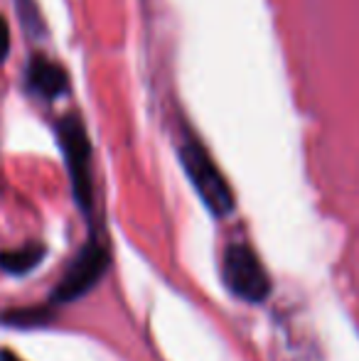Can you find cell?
<instances>
[{
  "label": "cell",
  "instance_id": "3",
  "mask_svg": "<svg viewBox=\"0 0 359 361\" xmlns=\"http://www.w3.org/2000/svg\"><path fill=\"white\" fill-rule=\"evenodd\" d=\"M221 278L236 298L251 305L264 302L273 288L261 258L244 241H234L226 246L224 258H221Z\"/></svg>",
  "mask_w": 359,
  "mask_h": 361
},
{
  "label": "cell",
  "instance_id": "9",
  "mask_svg": "<svg viewBox=\"0 0 359 361\" xmlns=\"http://www.w3.org/2000/svg\"><path fill=\"white\" fill-rule=\"evenodd\" d=\"M10 52V27L5 23V18H0V62H5Z\"/></svg>",
  "mask_w": 359,
  "mask_h": 361
},
{
  "label": "cell",
  "instance_id": "8",
  "mask_svg": "<svg viewBox=\"0 0 359 361\" xmlns=\"http://www.w3.org/2000/svg\"><path fill=\"white\" fill-rule=\"evenodd\" d=\"M15 3H18L20 18L25 20V25H28L32 32H37V30H39V20H37V10H35L32 0H15Z\"/></svg>",
  "mask_w": 359,
  "mask_h": 361
},
{
  "label": "cell",
  "instance_id": "5",
  "mask_svg": "<svg viewBox=\"0 0 359 361\" xmlns=\"http://www.w3.org/2000/svg\"><path fill=\"white\" fill-rule=\"evenodd\" d=\"M28 86L44 99H57L67 91V72L44 54H35L28 64Z\"/></svg>",
  "mask_w": 359,
  "mask_h": 361
},
{
  "label": "cell",
  "instance_id": "4",
  "mask_svg": "<svg viewBox=\"0 0 359 361\" xmlns=\"http://www.w3.org/2000/svg\"><path fill=\"white\" fill-rule=\"evenodd\" d=\"M111 263V251L106 246L104 238H91L87 246L82 248L77 258L69 263L67 273L62 276V281L57 283V288L52 290V302H74L82 295H87L96 283L101 281Z\"/></svg>",
  "mask_w": 359,
  "mask_h": 361
},
{
  "label": "cell",
  "instance_id": "2",
  "mask_svg": "<svg viewBox=\"0 0 359 361\" xmlns=\"http://www.w3.org/2000/svg\"><path fill=\"white\" fill-rule=\"evenodd\" d=\"M59 145L67 162L69 180H72V192L77 207L84 214L94 212V157H91V143L87 135V126L77 114H67L57 123Z\"/></svg>",
  "mask_w": 359,
  "mask_h": 361
},
{
  "label": "cell",
  "instance_id": "1",
  "mask_svg": "<svg viewBox=\"0 0 359 361\" xmlns=\"http://www.w3.org/2000/svg\"><path fill=\"white\" fill-rule=\"evenodd\" d=\"M180 162L190 177L192 187L205 202V207L214 216H226L234 212V192H231L226 177L212 160L209 150L192 135H185L180 145Z\"/></svg>",
  "mask_w": 359,
  "mask_h": 361
},
{
  "label": "cell",
  "instance_id": "10",
  "mask_svg": "<svg viewBox=\"0 0 359 361\" xmlns=\"http://www.w3.org/2000/svg\"><path fill=\"white\" fill-rule=\"evenodd\" d=\"M0 361H23V359L15 357L13 352H0Z\"/></svg>",
  "mask_w": 359,
  "mask_h": 361
},
{
  "label": "cell",
  "instance_id": "7",
  "mask_svg": "<svg viewBox=\"0 0 359 361\" xmlns=\"http://www.w3.org/2000/svg\"><path fill=\"white\" fill-rule=\"evenodd\" d=\"M52 312L47 307H32V310H13V312L5 314V322L18 324V327H30V324H44L49 322Z\"/></svg>",
  "mask_w": 359,
  "mask_h": 361
},
{
  "label": "cell",
  "instance_id": "6",
  "mask_svg": "<svg viewBox=\"0 0 359 361\" xmlns=\"http://www.w3.org/2000/svg\"><path fill=\"white\" fill-rule=\"evenodd\" d=\"M44 258V246L37 241L23 243L18 248H8V251H0V268L10 276H23L30 273L35 266H39V261Z\"/></svg>",
  "mask_w": 359,
  "mask_h": 361
}]
</instances>
